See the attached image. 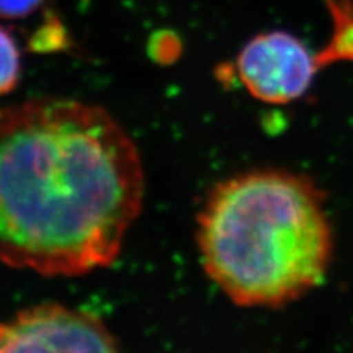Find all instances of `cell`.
Returning a JSON list of instances; mask_svg holds the SVG:
<instances>
[{"mask_svg":"<svg viewBox=\"0 0 353 353\" xmlns=\"http://www.w3.org/2000/svg\"><path fill=\"white\" fill-rule=\"evenodd\" d=\"M331 32L325 46L318 52L324 66L337 62L353 63V0H325Z\"/></svg>","mask_w":353,"mask_h":353,"instance_id":"5b68a950","label":"cell"},{"mask_svg":"<svg viewBox=\"0 0 353 353\" xmlns=\"http://www.w3.org/2000/svg\"><path fill=\"white\" fill-rule=\"evenodd\" d=\"M149 50L152 57L157 61L168 62L175 59L181 52V41L175 32L158 31L152 34Z\"/></svg>","mask_w":353,"mask_h":353,"instance_id":"ba28073f","label":"cell"},{"mask_svg":"<svg viewBox=\"0 0 353 353\" xmlns=\"http://www.w3.org/2000/svg\"><path fill=\"white\" fill-rule=\"evenodd\" d=\"M323 70L318 52L290 32H262L239 53L236 72L246 90L270 105L299 101Z\"/></svg>","mask_w":353,"mask_h":353,"instance_id":"3957f363","label":"cell"},{"mask_svg":"<svg viewBox=\"0 0 353 353\" xmlns=\"http://www.w3.org/2000/svg\"><path fill=\"white\" fill-rule=\"evenodd\" d=\"M44 0H0V18L19 19L31 15Z\"/></svg>","mask_w":353,"mask_h":353,"instance_id":"9c48e42d","label":"cell"},{"mask_svg":"<svg viewBox=\"0 0 353 353\" xmlns=\"http://www.w3.org/2000/svg\"><path fill=\"white\" fill-rule=\"evenodd\" d=\"M66 41H68V37H66V31L62 22L57 15L49 12L46 14L44 24L39 28L34 37L31 39V48L34 50L50 52L63 48Z\"/></svg>","mask_w":353,"mask_h":353,"instance_id":"52a82bcc","label":"cell"},{"mask_svg":"<svg viewBox=\"0 0 353 353\" xmlns=\"http://www.w3.org/2000/svg\"><path fill=\"white\" fill-rule=\"evenodd\" d=\"M139 149L102 108L37 97L0 109V262L77 277L118 258L139 216Z\"/></svg>","mask_w":353,"mask_h":353,"instance_id":"6da1fadb","label":"cell"},{"mask_svg":"<svg viewBox=\"0 0 353 353\" xmlns=\"http://www.w3.org/2000/svg\"><path fill=\"white\" fill-rule=\"evenodd\" d=\"M21 75V54L12 34L0 28V96L8 94L18 85Z\"/></svg>","mask_w":353,"mask_h":353,"instance_id":"8992f818","label":"cell"},{"mask_svg":"<svg viewBox=\"0 0 353 353\" xmlns=\"http://www.w3.org/2000/svg\"><path fill=\"white\" fill-rule=\"evenodd\" d=\"M203 270L245 307H280L328 272L333 228L321 189L305 175L255 170L218 183L197 216Z\"/></svg>","mask_w":353,"mask_h":353,"instance_id":"7a4b0ae2","label":"cell"},{"mask_svg":"<svg viewBox=\"0 0 353 353\" xmlns=\"http://www.w3.org/2000/svg\"><path fill=\"white\" fill-rule=\"evenodd\" d=\"M118 340L101 318L58 303L22 309L0 324V352H117Z\"/></svg>","mask_w":353,"mask_h":353,"instance_id":"277c9868","label":"cell"}]
</instances>
